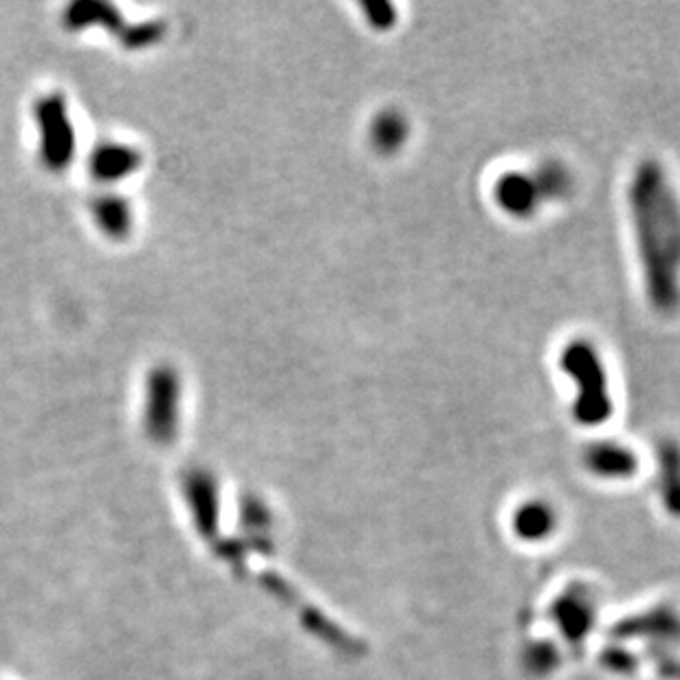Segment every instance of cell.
<instances>
[{
    "label": "cell",
    "mask_w": 680,
    "mask_h": 680,
    "mask_svg": "<svg viewBox=\"0 0 680 680\" xmlns=\"http://www.w3.org/2000/svg\"><path fill=\"white\" fill-rule=\"evenodd\" d=\"M628 198L647 295L656 309L671 311L680 301V207L658 164L637 170Z\"/></svg>",
    "instance_id": "6da1fadb"
},
{
    "label": "cell",
    "mask_w": 680,
    "mask_h": 680,
    "mask_svg": "<svg viewBox=\"0 0 680 680\" xmlns=\"http://www.w3.org/2000/svg\"><path fill=\"white\" fill-rule=\"evenodd\" d=\"M183 382L170 363H157L147 370L143 382V429L157 445L175 442L181 427Z\"/></svg>",
    "instance_id": "7a4b0ae2"
},
{
    "label": "cell",
    "mask_w": 680,
    "mask_h": 680,
    "mask_svg": "<svg viewBox=\"0 0 680 680\" xmlns=\"http://www.w3.org/2000/svg\"><path fill=\"white\" fill-rule=\"evenodd\" d=\"M34 119L38 130V157L44 170L53 175L68 170L78 153V132H75L66 98L57 91L38 98Z\"/></svg>",
    "instance_id": "3957f363"
},
{
    "label": "cell",
    "mask_w": 680,
    "mask_h": 680,
    "mask_svg": "<svg viewBox=\"0 0 680 680\" xmlns=\"http://www.w3.org/2000/svg\"><path fill=\"white\" fill-rule=\"evenodd\" d=\"M562 365L573 376L579 393L575 399V419L583 425H599L613 412L606 372L596 350L586 342H573L562 352Z\"/></svg>",
    "instance_id": "277c9868"
},
{
    "label": "cell",
    "mask_w": 680,
    "mask_h": 680,
    "mask_svg": "<svg viewBox=\"0 0 680 680\" xmlns=\"http://www.w3.org/2000/svg\"><path fill=\"white\" fill-rule=\"evenodd\" d=\"M143 166L139 147L124 141H102L89 157V172L95 183L117 185L137 175Z\"/></svg>",
    "instance_id": "5b68a950"
},
{
    "label": "cell",
    "mask_w": 680,
    "mask_h": 680,
    "mask_svg": "<svg viewBox=\"0 0 680 680\" xmlns=\"http://www.w3.org/2000/svg\"><path fill=\"white\" fill-rule=\"evenodd\" d=\"M62 25L70 34L102 27L117 38L126 27L121 12L113 3H104V0H78V3H70L62 14Z\"/></svg>",
    "instance_id": "8992f818"
},
{
    "label": "cell",
    "mask_w": 680,
    "mask_h": 680,
    "mask_svg": "<svg viewBox=\"0 0 680 680\" xmlns=\"http://www.w3.org/2000/svg\"><path fill=\"white\" fill-rule=\"evenodd\" d=\"M91 216L100 234L115 243L126 241L134 230L132 205L115 192L100 194L91 205Z\"/></svg>",
    "instance_id": "52a82bcc"
},
{
    "label": "cell",
    "mask_w": 680,
    "mask_h": 680,
    "mask_svg": "<svg viewBox=\"0 0 680 680\" xmlns=\"http://www.w3.org/2000/svg\"><path fill=\"white\" fill-rule=\"evenodd\" d=\"M496 201L511 216H531L542 196L534 177L509 172L496 183Z\"/></svg>",
    "instance_id": "ba28073f"
},
{
    "label": "cell",
    "mask_w": 680,
    "mask_h": 680,
    "mask_svg": "<svg viewBox=\"0 0 680 680\" xmlns=\"http://www.w3.org/2000/svg\"><path fill=\"white\" fill-rule=\"evenodd\" d=\"M370 137L376 150H382V153H395L408 137V121L401 113L386 111L372 121Z\"/></svg>",
    "instance_id": "9c48e42d"
},
{
    "label": "cell",
    "mask_w": 680,
    "mask_h": 680,
    "mask_svg": "<svg viewBox=\"0 0 680 680\" xmlns=\"http://www.w3.org/2000/svg\"><path fill=\"white\" fill-rule=\"evenodd\" d=\"M588 463L601 474H628L634 467L632 453L617 445H596L588 451Z\"/></svg>",
    "instance_id": "30bf717a"
},
{
    "label": "cell",
    "mask_w": 680,
    "mask_h": 680,
    "mask_svg": "<svg viewBox=\"0 0 680 680\" xmlns=\"http://www.w3.org/2000/svg\"><path fill=\"white\" fill-rule=\"evenodd\" d=\"M166 38V25L162 21H143L137 25H126L119 34V42L128 51H143L157 47Z\"/></svg>",
    "instance_id": "8fae6325"
},
{
    "label": "cell",
    "mask_w": 680,
    "mask_h": 680,
    "mask_svg": "<svg viewBox=\"0 0 680 680\" xmlns=\"http://www.w3.org/2000/svg\"><path fill=\"white\" fill-rule=\"evenodd\" d=\"M536 177L538 179H534V181H536L542 198H557V196L566 194L570 188V177L557 164H547L544 168L538 170Z\"/></svg>",
    "instance_id": "7c38bea8"
},
{
    "label": "cell",
    "mask_w": 680,
    "mask_h": 680,
    "mask_svg": "<svg viewBox=\"0 0 680 680\" xmlns=\"http://www.w3.org/2000/svg\"><path fill=\"white\" fill-rule=\"evenodd\" d=\"M363 12H365V18L372 27L376 29H388L395 25V8L390 3H365L363 5Z\"/></svg>",
    "instance_id": "4fadbf2b"
}]
</instances>
